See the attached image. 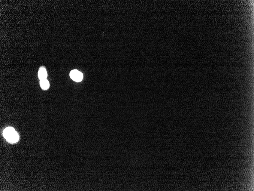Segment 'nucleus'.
<instances>
[{"instance_id": "obj_1", "label": "nucleus", "mask_w": 254, "mask_h": 191, "mask_svg": "<svg viewBox=\"0 0 254 191\" xmlns=\"http://www.w3.org/2000/svg\"><path fill=\"white\" fill-rule=\"evenodd\" d=\"M3 135L6 140L10 143H16L19 139V135L12 127L5 128L3 132Z\"/></svg>"}, {"instance_id": "obj_2", "label": "nucleus", "mask_w": 254, "mask_h": 191, "mask_svg": "<svg viewBox=\"0 0 254 191\" xmlns=\"http://www.w3.org/2000/svg\"><path fill=\"white\" fill-rule=\"evenodd\" d=\"M70 76L71 79L77 82H80L83 78V75L82 73L77 69L71 71L70 73Z\"/></svg>"}, {"instance_id": "obj_3", "label": "nucleus", "mask_w": 254, "mask_h": 191, "mask_svg": "<svg viewBox=\"0 0 254 191\" xmlns=\"http://www.w3.org/2000/svg\"><path fill=\"white\" fill-rule=\"evenodd\" d=\"M38 77L40 81L47 79V72L44 66L41 67L39 68L38 72Z\"/></svg>"}, {"instance_id": "obj_4", "label": "nucleus", "mask_w": 254, "mask_h": 191, "mask_svg": "<svg viewBox=\"0 0 254 191\" xmlns=\"http://www.w3.org/2000/svg\"><path fill=\"white\" fill-rule=\"evenodd\" d=\"M40 84L41 88L44 90H47L49 88V82L47 79L40 81Z\"/></svg>"}]
</instances>
